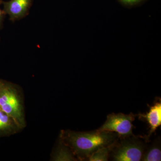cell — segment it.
<instances>
[{
	"instance_id": "6da1fadb",
	"label": "cell",
	"mask_w": 161,
	"mask_h": 161,
	"mask_svg": "<svg viewBox=\"0 0 161 161\" xmlns=\"http://www.w3.org/2000/svg\"><path fill=\"white\" fill-rule=\"evenodd\" d=\"M61 138L65 146L80 159H86L99 148L113 146L119 138L116 132L98 130L90 132L63 131Z\"/></svg>"
},
{
	"instance_id": "7a4b0ae2",
	"label": "cell",
	"mask_w": 161,
	"mask_h": 161,
	"mask_svg": "<svg viewBox=\"0 0 161 161\" xmlns=\"http://www.w3.org/2000/svg\"><path fill=\"white\" fill-rule=\"evenodd\" d=\"M0 108L13 120L18 127L24 125L23 107L15 88L0 80Z\"/></svg>"
},
{
	"instance_id": "3957f363",
	"label": "cell",
	"mask_w": 161,
	"mask_h": 161,
	"mask_svg": "<svg viewBox=\"0 0 161 161\" xmlns=\"http://www.w3.org/2000/svg\"><path fill=\"white\" fill-rule=\"evenodd\" d=\"M120 138L111 149L112 160L115 161H140L147 146L135 136Z\"/></svg>"
},
{
	"instance_id": "277c9868",
	"label": "cell",
	"mask_w": 161,
	"mask_h": 161,
	"mask_svg": "<svg viewBox=\"0 0 161 161\" xmlns=\"http://www.w3.org/2000/svg\"><path fill=\"white\" fill-rule=\"evenodd\" d=\"M135 115L130 113L129 115L122 113H112L107 116V120L98 130L116 132L119 138H125L134 135L132 133Z\"/></svg>"
},
{
	"instance_id": "5b68a950",
	"label": "cell",
	"mask_w": 161,
	"mask_h": 161,
	"mask_svg": "<svg viewBox=\"0 0 161 161\" xmlns=\"http://www.w3.org/2000/svg\"><path fill=\"white\" fill-rule=\"evenodd\" d=\"M33 0H10L3 2V11L12 22L26 17L29 14Z\"/></svg>"
},
{
	"instance_id": "8992f818",
	"label": "cell",
	"mask_w": 161,
	"mask_h": 161,
	"mask_svg": "<svg viewBox=\"0 0 161 161\" xmlns=\"http://www.w3.org/2000/svg\"><path fill=\"white\" fill-rule=\"evenodd\" d=\"M139 117L145 119L149 124L150 132L146 138L148 140L161 125V101L156 102L154 104L150 107L149 112L146 114H140Z\"/></svg>"
},
{
	"instance_id": "52a82bcc",
	"label": "cell",
	"mask_w": 161,
	"mask_h": 161,
	"mask_svg": "<svg viewBox=\"0 0 161 161\" xmlns=\"http://www.w3.org/2000/svg\"><path fill=\"white\" fill-rule=\"evenodd\" d=\"M142 161H159L161 160V141L156 140L149 147H146L143 153Z\"/></svg>"
},
{
	"instance_id": "ba28073f",
	"label": "cell",
	"mask_w": 161,
	"mask_h": 161,
	"mask_svg": "<svg viewBox=\"0 0 161 161\" xmlns=\"http://www.w3.org/2000/svg\"><path fill=\"white\" fill-rule=\"evenodd\" d=\"M112 147L113 146L99 148L90 156L88 158V161H107L108 160L110 151Z\"/></svg>"
},
{
	"instance_id": "9c48e42d",
	"label": "cell",
	"mask_w": 161,
	"mask_h": 161,
	"mask_svg": "<svg viewBox=\"0 0 161 161\" xmlns=\"http://www.w3.org/2000/svg\"><path fill=\"white\" fill-rule=\"evenodd\" d=\"M13 122V120L10 117L3 111H0V130H7L11 128Z\"/></svg>"
},
{
	"instance_id": "30bf717a",
	"label": "cell",
	"mask_w": 161,
	"mask_h": 161,
	"mask_svg": "<svg viewBox=\"0 0 161 161\" xmlns=\"http://www.w3.org/2000/svg\"><path fill=\"white\" fill-rule=\"evenodd\" d=\"M118 1L124 6L131 7V6L139 5L143 3L145 0H118Z\"/></svg>"
},
{
	"instance_id": "8fae6325",
	"label": "cell",
	"mask_w": 161,
	"mask_h": 161,
	"mask_svg": "<svg viewBox=\"0 0 161 161\" xmlns=\"http://www.w3.org/2000/svg\"><path fill=\"white\" fill-rule=\"evenodd\" d=\"M2 3H3V1L0 0V30L3 28V22L6 15L4 12L3 11V9H1V5H2Z\"/></svg>"
},
{
	"instance_id": "7c38bea8",
	"label": "cell",
	"mask_w": 161,
	"mask_h": 161,
	"mask_svg": "<svg viewBox=\"0 0 161 161\" xmlns=\"http://www.w3.org/2000/svg\"><path fill=\"white\" fill-rule=\"evenodd\" d=\"M0 109H1V108H0Z\"/></svg>"
}]
</instances>
